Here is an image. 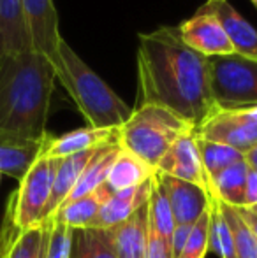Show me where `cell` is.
Here are the masks:
<instances>
[{
    "instance_id": "3",
    "label": "cell",
    "mask_w": 257,
    "mask_h": 258,
    "mask_svg": "<svg viewBox=\"0 0 257 258\" xmlns=\"http://www.w3.org/2000/svg\"><path fill=\"white\" fill-rule=\"evenodd\" d=\"M59 54V63L55 65L57 79L62 83L88 126L120 128L130 118L134 109L79 58L65 39L60 42Z\"/></svg>"
},
{
    "instance_id": "18",
    "label": "cell",
    "mask_w": 257,
    "mask_h": 258,
    "mask_svg": "<svg viewBox=\"0 0 257 258\" xmlns=\"http://www.w3.org/2000/svg\"><path fill=\"white\" fill-rule=\"evenodd\" d=\"M97 150L83 151V153H76L57 160L55 177H53V184H52V195H49V202L48 207H46V220L55 216V213L60 209V206L69 199V195L74 190L78 179L81 177L86 163L92 160V156L95 155Z\"/></svg>"
},
{
    "instance_id": "31",
    "label": "cell",
    "mask_w": 257,
    "mask_h": 258,
    "mask_svg": "<svg viewBox=\"0 0 257 258\" xmlns=\"http://www.w3.org/2000/svg\"><path fill=\"white\" fill-rule=\"evenodd\" d=\"M143 258H171L169 242L151 227L148 221V235H146V249Z\"/></svg>"
},
{
    "instance_id": "37",
    "label": "cell",
    "mask_w": 257,
    "mask_h": 258,
    "mask_svg": "<svg viewBox=\"0 0 257 258\" xmlns=\"http://www.w3.org/2000/svg\"><path fill=\"white\" fill-rule=\"evenodd\" d=\"M252 211H255V213H257V207H254V209H252Z\"/></svg>"
},
{
    "instance_id": "14",
    "label": "cell",
    "mask_w": 257,
    "mask_h": 258,
    "mask_svg": "<svg viewBox=\"0 0 257 258\" xmlns=\"http://www.w3.org/2000/svg\"><path fill=\"white\" fill-rule=\"evenodd\" d=\"M206 6L217 14L222 23L234 54L257 61V30L231 6L229 0H206Z\"/></svg>"
},
{
    "instance_id": "4",
    "label": "cell",
    "mask_w": 257,
    "mask_h": 258,
    "mask_svg": "<svg viewBox=\"0 0 257 258\" xmlns=\"http://www.w3.org/2000/svg\"><path fill=\"white\" fill-rule=\"evenodd\" d=\"M194 125L169 109L155 104H141L118 128V144L155 170L157 163L176 139L194 132Z\"/></svg>"
},
{
    "instance_id": "1",
    "label": "cell",
    "mask_w": 257,
    "mask_h": 258,
    "mask_svg": "<svg viewBox=\"0 0 257 258\" xmlns=\"http://www.w3.org/2000/svg\"><path fill=\"white\" fill-rule=\"evenodd\" d=\"M137 39L141 104L169 109L197 128L219 107L212 93L208 58L182 41L178 27H159Z\"/></svg>"
},
{
    "instance_id": "34",
    "label": "cell",
    "mask_w": 257,
    "mask_h": 258,
    "mask_svg": "<svg viewBox=\"0 0 257 258\" xmlns=\"http://www.w3.org/2000/svg\"><path fill=\"white\" fill-rule=\"evenodd\" d=\"M238 213H240L241 220L247 223V227L250 228L252 234H254L255 239H257V213H255V211H252V209H247V207H240V209H238Z\"/></svg>"
},
{
    "instance_id": "32",
    "label": "cell",
    "mask_w": 257,
    "mask_h": 258,
    "mask_svg": "<svg viewBox=\"0 0 257 258\" xmlns=\"http://www.w3.org/2000/svg\"><path fill=\"white\" fill-rule=\"evenodd\" d=\"M194 225H175L173 228L171 239H169V249H171V258H178L182 253L183 246H185L187 239L190 235Z\"/></svg>"
},
{
    "instance_id": "22",
    "label": "cell",
    "mask_w": 257,
    "mask_h": 258,
    "mask_svg": "<svg viewBox=\"0 0 257 258\" xmlns=\"http://www.w3.org/2000/svg\"><path fill=\"white\" fill-rule=\"evenodd\" d=\"M110 191L104 186L97 188L93 194H88L85 197L74 199L60 206V209L55 213L53 220L60 221L65 227L78 230V228H90L93 225L99 213V207L110 197Z\"/></svg>"
},
{
    "instance_id": "36",
    "label": "cell",
    "mask_w": 257,
    "mask_h": 258,
    "mask_svg": "<svg viewBox=\"0 0 257 258\" xmlns=\"http://www.w3.org/2000/svg\"><path fill=\"white\" fill-rule=\"evenodd\" d=\"M252 4H254V6L257 7V0H252Z\"/></svg>"
},
{
    "instance_id": "25",
    "label": "cell",
    "mask_w": 257,
    "mask_h": 258,
    "mask_svg": "<svg viewBox=\"0 0 257 258\" xmlns=\"http://www.w3.org/2000/svg\"><path fill=\"white\" fill-rule=\"evenodd\" d=\"M195 143H197L199 156H201L202 167H204L210 181L219 176L222 170H226L227 167L243 160V153L227 144L213 143V141H206L201 137H195Z\"/></svg>"
},
{
    "instance_id": "33",
    "label": "cell",
    "mask_w": 257,
    "mask_h": 258,
    "mask_svg": "<svg viewBox=\"0 0 257 258\" xmlns=\"http://www.w3.org/2000/svg\"><path fill=\"white\" fill-rule=\"evenodd\" d=\"M247 209L257 207V172L250 170L247 177V186H245V206Z\"/></svg>"
},
{
    "instance_id": "12",
    "label": "cell",
    "mask_w": 257,
    "mask_h": 258,
    "mask_svg": "<svg viewBox=\"0 0 257 258\" xmlns=\"http://www.w3.org/2000/svg\"><path fill=\"white\" fill-rule=\"evenodd\" d=\"M153 186H155V174L151 177H148L144 183L137 184V186L111 194L100 204L95 221H93V225L90 228H111L115 225L125 221L137 209H141V207L150 202Z\"/></svg>"
},
{
    "instance_id": "7",
    "label": "cell",
    "mask_w": 257,
    "mask_h": 258,
    "mask_svg": "<svg viewBox=\"0 0 257 258\" xmlns=\"http://www.w3.org/2000/svg\"><path fill=\"white\" fill-rule=\"evenodd\" d=\"M194 134L201 139L227 144L245 155L257 144V104L217 107Z\"/></svg>"
},
{
    "instance_id": "5",
    "label": "cell",
    "mask_w": 257,
    "mask_h": 258,
    "mask_svg": "<svg viewBox=\"0 0 257 258\" xmlns=\"http://www.w3.org/2000/svg\"><path fill=\"white\" fill-rule=\"evenodd\" d=\"M57 160L48 158L42 151L25 176L18 181V188L9 195L6 213L20 230L41 227L46 220V207L52 195Z\"/></svg>"
},
{
    "instance_id": "38",
    "label": "cell",
    "mask_w": 257,
    "mask_h": 258,
    "mask_svg": "<svg viewBox=\"0 0 257 258\" xmlns=\"http://www.w3.org/2000/svg\"><path fill=\"white\" fill-rule=\"evenodd\" d=\"M0 179H2V172H0Z\"/></svg>"
},
{
    "instance_id": "28",
    "label": "cell",
    "mask_w": 257,
    "mask_h": 258,
    "mask_svg": "<svg viewBox=\"0 0 257 258\" xmlns=\"http://www.w3.org/2000/svg\"><path fill=\"white\" fill-rule=\"evenodd\" d=\"M148 214H150L151 227L169 242L173 228H175V218H173V211L169 207L168 197H166L164 190L157 181V176H155V186L153 191H151L150 202H148Z\"/></svg>"
},
{
    "instance_id": "13",
    "label": "cell",
    "mask_w": 257,
    "mask_h": 258,
    "mask_svg": "<svg viewBox=\"0 0 257 258\" xmlns=\"http://www.w3.org/2000/svg\"><path fill=\"white\" fill-rule=\"evenodd\" d=\"M111 143H118V128H93V126H83L59 137H48L44 146V155L48 158H65L83 151L97 150V148L108 146Z\"/></svg>"
},
{
    "instance_id": "35",
    "label": "cell",
    "mask_w": 257,
    "mask_h": 258,
    "mask_svg": "<svg viewBox=\"0 0 257 258\" xmlns=\"http://www.w3.org/2000/svg\"><path fill=\"white\" fill-rule=\"evenodd\" d=\"M243 160H245V163L248 165V169L257 172V144L252 148V150H248L247 153L243 155Z\"/></svg>"
},
{
    "instance_id": "27",
    "label": "cell",
    "mask_w": 257,
    "mask_h": 258,
    "mask_svg": "<svg viewBox=\"0 0 257 258\" xmlns=\"http://www.w3.org/2000/svg\"><path fill=\"white\" fill-rule=\"evenodd\" d=\"M210 251L220 258H236L233 234L220 211L217 197L212 199V207H210Z\"/></svg>"
},
{
    "instance_id": "6",
    "label": "cell",
    "mask_w": 257,
    "mask_h": 258,
    "mask_svg": "<svg viewBox=\"0 0 257 258\" xmlns=\"http://www.w3.org/2000/svg\"><path fill=\"white\" fill-rule=\"evenodd\" d=\"M212 93L219 107L257 104V61L238 54L208 58Z\"/></svg>"
},
{
    "instance_id": "23",
    "label": "cell",
    "mask_w": 257,
    "mask_h": 258,
    "mask_svg": "<svg viewBox=\"0 0 257 258\" xmlns=\"http://www.w3.org/2000/svg\"><path fill=\"white\" fill-rule=\"evenodd\" d=\"M248 165L245 160L227 167L226 170L212 179L213 197H217L226 206H231L234 209H240L245 206V186H247L248 177Z\"/></svg>"
},
{
    "instance_id": "11",
    "label": "cell",
    "mask_w": 257,
    "mask_h": 258,
    "mask_svg": "<svg viewBox=\"0 0 257 258\" xmlns=\"http://www.w3.org/2000/svg\"><path fill=\"white\" fill-rule=\"evenodd\" d=\"M159 184L168 197L175 225H194L212 206V195L189 181L155 172Z\"/></svg>"
},
{
    "instance_id": "20",
    "label": "cell",
    "mask_w": 257,
    "mask_h": 258,
    "mask_svg": "<svg viewBox=\"0 0 257 258\" xmlns=\"http://www.w3.org/2000/svg\"><path fill=\"white\" fill-rule=\"evenodd\" d=\"M120 150L122 148L118 143H111V144H108V146L99 148V150L95 151V155L92 156V160L86 163L81 177L78 179L74 190L71 191V195H69V199L65 202L85 197V195H88V194H93L97 188L102 186V184L106 183L110 169H111V165H113L117 155L120 153Z\"/></svg>"
},
{
    "instance_id": "8",
    "label": "cell",
    "mask_w": 257,
    "mask_h": 258,
    "mask_svg": "<svg viewBox=\"0 0 257 258\" xmlns=\"http://www.w3.org/2000/svg\"><path fill=\"white\" fill-rule=\"evenodd\" d=\"M178 32L182 41L190 49L206 58L234 54L233 44L224 30L222 23L206 4H202L195 11L192 18L178 25Z\"/></svg>"
},
{
    "instance_id": "26",
    "label": "cell",
    "mask_w": 257,
    "mask_h": 258,
    "mask_svg": "<svg viewBox=\"0 0 257 258\" xmlns=\"http://www.w3.org/2000/svg\"><path fill=\"white\" fill-rule=\"evenodd\" d=\"M219 201V199H217ZM220 211H222L224 218H226L227 225L231 228L234 241V253L236 258H257V239L252 234V230L247 227L243 220H241L238 209L231 206H226L224 202L219 201Z\"/></svg>"
},
{
    "instance_id": "29",
    "label": "cell",
    "mask_w": 257,
    "mask_h": 258,
    "mask_svg": "<svg viewBox=\"0 0 257 258\" xmlns=\"http://www.w3.org/2000/svg\"><path fill=\"white\" fill-rule=\"evenodd\" d=\"M212 207V206H210ZM210 251V209L194 223L178 258H204Z\"/></svg>"
},
{
    "instance_id": "21",
    "label": "cell",
    "mask_w": 257,
    "mask_h": 258,
    "mask_svg": "<svg viewBox=\"0 0 257 258\" xmlns=\"http://www.w3.org/2000/svg\"><path fill=\"white\" fill-rule=\"evenodd\" d=\"M153 174L155 170L151 167H148L144 162H141L137 156H134L125 150H120V153L117 155V158H115L113 165L110 169L106 183L102 186L110 194H117V191L127 190V188L144 183Z\"/></svg>"
},
{
    "instance_id": "9",
    "label": "cell",
    "mask_w": 257,
    "mask_h": 258,
    "mask_svg": "<svg viewBox=\"0 0 257 258\" xmlns=\"http://www.w3.org/2000/svg\"><path fill=\"white\" fill-rule=\"evenodd\" d=\"M23 14L30 34L32 49L44 54L55 67L59 63V49L64 37L59 30V14L53 0H21Z\"/></svg>"
},
{
    "instance_id": "19",
    "label": "cell",
    "mask_w": 257,
    "mask_h": 258,
    "mask_svg": "<svg viewBox=\"0 0 257 258\" xmlns=\"http://www.w3.org/2000/svg\"><path fill=\"white\" fill-rule=\"evenodd\" d=\"M44 227L20 230L11 216L4 213L0 225V258H39Z\"/></svg>"
},
{
    "instance_id": "2",
    "label": "cell",
    "mask_w": 257,
    "mask_h": 258,
    "mask_svg": "<svg viewBox=\"0 0 257 258\" xmlns=\"http://www.w3.org/2000/svg\"><path fill=\"white\" fill-rule=\"evenodd\" d=\"M55 81V67L44 54H0V130L44 139Z\"/></svg>"
},
{
    "instance_id": "15",
    "label": "cell",
    "mask_w": 257,
    "mask_h": 258,
    "mask_svg": "<svg viewBox=\"0 0 257 258\" xmlns=\"http://www.w3.org/2000/svg\"><path fill=\"white\" fill-rule=\"evenodd\" d=\"M49 134L44 139H25L0 130V172L20 181L37 156L44 151Z\"/></svg>"
},
{
    "instance_id": "17",
    "label": "cell",
    "mask_w": 257,
    "mask_h": 258,
    "mask_svg": "<svg viewBox=\"0 0 257 258\" xmlns=\"http://www.w3.org/2000/svg\"><path fill=\"white\" fill-rule=\"evenodd\" d=\"M32 49L21 0H0V54Z\"/></svg>"
},
{
    "instance_id": "10",
    "label": "cell",
    "mask_w": 257,
    "mask_h": 258,
    "mask_svg": "<svg viewBox=\"0 0 257 258\" xmlns=\"http://www.w3.org/2000/svg\"><path fill=\"white\" fill-rule=\"evenodd\" d=\"M155 172L197 184L199 188L208 191L213 199L212 181H210L208 174L202 167L194 132L185 134V136L175 141V144L166 151V155L157 163Z\"/></svg>"
},
{
    "instance_id": "16",
    "label": "cell",
    "mask_w": 257,
    "mask_h": 258,
    "mask_svg": "<svg viewBox=\"0 0 257 258\" xmlns=\"http://www.w3.org/2000/svg\"><path fill=\"white\" fill-rule=\"evenodd\" d=\"M148 204L137 209L130 218L111 228H104L110 234V241L118 258H143L148 235Z\"/></svg>"
},
{
    "instance_id": "24",
    "label": "cell",
    "mask_w": 257,
    "mask_h": 258,
    "mask_svg": "<svg viewBox=\"0 0 257 258\" xmlns=\"http://www.w3.org/2000/svg\"><path fill=\"white\" fill-rule=\"evenodd\" d=\"M69 258H118L104 228H78L72 230Z\"/></svg>"
},
{
    "instance_id": "30",
    "label": "cell",
    "mask_w": 257,
    "mask_h": 258,
    "mask_svg": "<svg viewBox=\"0 0 257 258\" xmlns=\"http://www.w3.org/2000/svg\"><path fill=\"white\" fill-rule=\"evenodd\" d=\"M49 220V239H48V251L46 258H69L71 253V237L72 228L65 227L60 221Z\"/></svg>"
}]
</instances>
